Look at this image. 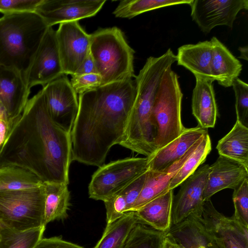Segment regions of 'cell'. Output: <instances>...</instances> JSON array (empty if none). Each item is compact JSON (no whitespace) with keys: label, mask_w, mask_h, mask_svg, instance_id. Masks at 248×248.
<instances>
[{"label":"cell","mask_w":248,"mask_h":248,"mask_svg":"<svg viewBox=\"0 0 248 248\" xmlns=\"http://www.w3.org/2000/svg\"><path fill=\"white\" fill-rule=\"evenodd\" d=\"M104 202L106 210L107 224L114 222L127 212L126 200L120 192Z\"/></svg>","instance_id":"35"},{"label":"cell","mask_w":248,"mask_h":248,"mask_svg":"<svg viewBox=\"0 0 248 248\" xmlns=\"http://www.w3.org/2000/svg\"><path fill=\"white\" fill-rule=\"evenodd\" d=\"M33 248H84L77 244L66 241L61 236L42 238Z\"/></svg>","instance_id":"38"},{"label":"cell","mask_w":248,"mask_h":248,"mask_svg":"<svg viewBox=\"0 0 248 248\" xmlns=\"http://www.w3.org/2000/svg\"><path fill=\"white\" fill-rule=\"evenodd\" d=\"M49 27L35 12L5 15L0 17V65L17 70L25 80Z\"/></svg>","instance_id":"3"},{"label":"cell","mask_w":248,"mask_h":248,"mask_svg":"<svg viewBox=\"0 0 248 248\" xmlns=\"http://www.w3.org/2000/svg\"><path fill=\"white\" fill-rule=\"evenodd\" d=\"M30 93L19 71L0 65V107L12 125L22 113Z\"/></svg>","instance_id":"15"},{"label":"cell","mask_w":248,"mask_h":248,"mask_svg":"<svg viewBox=\"0 0 248 248\" xmlns=\"http://www.w3.org/2000/svg\"><path fill=\"white\" fill-rule=\"evenodd\" d=\"M173 189H170L133 211L138 222L166 233L172 226Z\"/></svg>","instance_id":"19"},{"label":"cell","mask_w":248,"mask_h":248,"mask_svg":"<svg viewBox=\"0 0 248 248\" xmlns=\"http://www.w3.org/2000/svg\"><path fill=\"white\" fill-rule=\"evenodd\" d=\"M148 171V170L140 175L120 191L126 200L127 212L131 211L134 204L140 194L145 182Z\"/></svg>","instance_id":"37"},{"label":"cell","mask_w":248,"mask_h":248,"mask_svg":"<svg viewBox=\"0 0 248 248\" xmlns=\"http://www.w3.org/2000/svg\"><path fill=\"white\" fill-rule=\"evenodd\" d=\"M42 90L52 119L71 133L78 112V101L67 77L62 76L46 84Z\"/></svg>","instance_id":"10"},{"label":"cell","mask_w":248,"mask_h":248,"mask_svg":"<svg viewBox=\"0 0 248 248\" xmlns=\"http://www.w3.org/2000/svg\"><path fill=\"white\" fill-rule=\"evenodd\" d=\"M44 201V183L33 188L1 191L0 222L18 231L43 226Z\"/></svg>","instance_id":"6"},{"label":"cell","mask_w":248,"mask_h":248,"mask_svg":"<svg viewBox=\"0 0 248 248\" xmlns=\"http://www.w3.org/2000/svg\"><path fill=\"white\" fill-rule=\"evenodd\" d=\"M105 0H42L35 13L48 27L95 16Z\"/></svg>","instance_id":"14"},{"label":"cell","mask_w":248,"mask_h":248,"mask_svg":"<svg viewBox=\"0 0 248 248\" xmlns=\"http://www.w3.org/2000/svg\"><path fill=\"white\" fill-rule=\"evenodd\" d=\"M0 119L4 120H6V121H7L12 127L13 125L9 122V121L8 119V117L7 116L6 113L3 110V109L2 108H1L0 107Z\"/></svg>","instance_id":"43"},{"label":"cell","mask_w":248,"mask_h":248,"mask_svg":"<svg viewBox=\"0 0 248 248\" xmlns=\"http://www.w3.org/2000/svg\"><path fill=\"white\" fill-rule=\"evenodd\" d=\"M64 75L56 31L50 27L35 55L25 80L30 89L36 85L46 84Z\"/></svg>","instance_id":"12"},{"label":"cell","mask_w":248,"mask_h":248,"mask_svg":"<svg viewBox=\"0 0 248 248\" xmlns=\"http://www.w3.org/2000/svg\"><path fill=\"white\" fill-rule=\"evenodd\" d=\"M191 16L207 34L218 26L232 28L238 13L248 9V0H192Z\"/></svg>","instance_id":"11"},{"label":"cell","mask_w":248,"mask_h":248,"mask_svg":"<svg viewBox=\"0 0 248 248\" xmlns=\"http://www.w3.org/2000/svg\"><path fill=\"white\" fill-rule=\"evenodd\" d=\"M248 179V167L244 164L219 155L209 166L205 189L204 201L224 189H234Z\"/></svg>","instance_id":"16"},{"label":"cell","mask_w":248,"mask_h":248,"mask_svg":"<svg viewBox=\"0 0 248 248\" xmlns=\"http://www.w3.org/2000/svg\"><path fill=\"white\" fill-rule=\"evenodd\" d=\"M149 158L127 157L99 167L88 186L89 197L106 201L148 170Z\"/></svg>","instance_id":"7"},{"label":"cell","mask_w":248,"mask_h":248,"mask_svg":"<svg viewBox=\"0 0 248 248\" xmlns=\"http://www.w3.org/2000/svg\"><path fill=\"white\" fill-rule=\"evenodd\" d=\"M211 150V142L208 132L201 138L200 142L180 169L170 180L169 189H173L192 175L205 160Z\"/></svg>","instance_id":"29"},{"label":"cell","mask_w":248,"mask_h":248,"mask_svg":"<svg viewBox=\"0 0 248 248\" xmlns=\"http://www.w3.org/2000/svg\"><path fill=\"white\" fill-rule=\"evenodd\" d=\"M136 95L135 80L101 85L79 94L71 132L72 160L105 164L110 148L122 141Z\"/></svg>","instance_id":"2"},{"label":"cell","mask_w":248,"mask_h":248,"mask_svg":"<svg viewBox=\"0 0 248 248\" xmlns=\"http://www.w3.org/2000/svg\"><path fill=\"white\" fill-rule=\"evenodd\" d=\"M209 167L208 164L202 166L180 185L178 193L173 197L172 225L181 223L190 215H201Z\"/></svg>","instance_id":"13"},{"label":"cell","mask_w":248,"mask_h":248,"mask_svg":"<svg viewBox=\"0 0 248 248\" xmlns=\"http://www.w3.org/2000/svg\"><path fill=\"white\" fill-rule=\"evenodd\" d=\"M43 183L34 174L25 169L15 166H0V191L33 188Z\"/></svg>","instance_id":"27"},{"label":"cell","mask_w":248,"mask_h":248,"mask_svg":"<svg viewBox=\"0 0 248 248\" xmlns=\"http://www.w3.org/2000/svg\"><path fill=\"white\" fill-rule=\"evenodd\" d=\"M232 86L235 97L236 120L248 127V85L238 78Z\"/></svg>","instance_id":"33"},{"label":"cell","mask_w":248,"mask_h":248,"mask_svg":"<svg viewBox=\"0 0 248 248\" xmlns=\"http://www.w3.org/2000/svg\"><path fill=\"white\" fill-rule=\"evenodd\" d=\"M161 248H186L174 238L164 233Z\"/></svg>","instance_id":"41"},{"label":"cell","mask_w":248,"mask_h":248,"mask_svg":"<svg viewBox=\"0 0 248 248\" xmlns=\"http://www.w3.org/2000/svg\"><path fill=\"white\" fill-rule=\"evenodd\" d=\"M45 228L43 226L18 231L0 222V248H33L42 238Z\"/></svg>","instance_id":"28"},{"label":"cell","mask_w":248,"mask_h":248,"mask_svg":"<svg viewBox=\"0 0 248 248\" xmlns=\"http://www.w3.org/2000/svg\"><path fill=\"white\" fill-rule=\"evenodd\" d=\"M213 46L210 41L187 44L178 48L177 64L190 71L195 78L212 80L210 64Z\"/></svg>","instance_id":"21"},{"label":"cell","mask_w":248,"mask_h":248,"mask_svg":"<svg viewBox=\"0 0 248 248\" xmlns=\"http://www.w3.org/2000/svg\"><path fill=\"white\" fill-rule=\"evenodd\" d=\"M137 222L133 211L125 213L114 222L107 224L101 238L93 248H123Z\"/></svg>","instance_id":"26"},{"label":"cell","mask_w":248,"mask_h":248,"mask_svg":"<svg viewBox=\"0 0 248 248\" xmlns=\"http://www.w3.org/2000/svg\"><path fill=\"white\" fill-rule=\"evenodd\" d=\"M239 50L240 52V56L239 58L244 59L246 61L248 60V46L240 47Z\"/></svg>","instance_id":"42"},{"label":"cell","mask_w":248,"mask_h":248,"mask_svg":"<svg viewBox=\"0 0 248 248\" xmlns=\"http://www.w3.org/2000/svg\"><path fill=\"white\" fill-rule=\"evenodd\" d=\"M164 234L171 236L186 248H218L196 215H190L181 223L172 225Z\"/></svg>","instance_id":"23"},{"label":"cell","mask_w":248,"mask_h":248,"mask_svg":"<svg viewBox=\"0 0 248 248\" xmlns=\"http://www.w3.org/2000/svg\"><path fill=\"white\" fill-rule=\"evenodd\" d=\"M200 140L199 139L180 159L164 171L157 172L148 170L144 185L131 211L137 210L169 190L171 179L197 147Z\"/></svg>","instance_id":"20"},{"label":"cell","mask_w":248,"mask_h":248,"mask_svg":"<svg viewBox=\"0 0 248 248\" xmlns=\"http://www.w3.org/2000/svg\"><path fill=\"white\" fill-rule=\"evenodd\" d=\"M197 216L218 248H248V228L218 212L210 199L204 201L201 215Z\"/></svg>","instance_id":"9"},{"label":"cell","mask_w":248,"mask_h":248,"mask_svg":"<svg viewBox=\"0 0 248 248\" xmlns=\"http://www.w3.org/2000/svg\"><path fill=\"white\" fill-rule=\"evenodd\" d=\"M213 51L210 69L214 81L224 87L232 86L242 70V64L217 38L210 40Z\"/></svg>","instance_id":"22"},{"label":"cell","mask_w":248,"mask_h":248,"mask_svg":"<svg viewBox=\"0 0 248 248\" xmlns=\"http://www.w3.org/2000/svg\"><path fill=\"white\" fill-rule=\"evenodd\" d=\"M70 133L52 119L41 90L29 99L0 147V166L29 170L42 182L69 184Z\"/></svg>","instance_id":"1"},{"label":"cell","mask_w":248,"mask_h":248,"mask_svg":"<svg viewBox=\"0 0 248 248\" xmlns=\"http://www.w3.org/2000/svg\"><path fill=\"white\" fill-rule=\"evenodd\" d=\"M90 36V54L101 78V85L135 78V51L120 29H100Z\"/></svg>","instance_id":"4"},{"label":"cell","mask_w":248,"mask_h":248,"mask_svg":"<svg viewBox=\"0 0 248 248\" xmlns=\"http://www.w3.org/2000/svg\"><path fill=\"white\" fill-rule=\"evenodd\" d=\"M12 126L6 120L0 119V147L7 139Z\"/></svg>","instance_id":"40"},{"label":"cell","mask_w":248,"mask_h":248,"mask_svg":"<svg viewBox=\"0 0 248 248\" xmlns=\"http://www.w3.org/2000/svg\"><path fill=\"white\" fill-rule=\"evenodd\" d=\"M164 233L137 222L123 248H161Z\"/></svg>","instance_id":"31"},{"label":"cell","mask_w":248,"mask_h":248,"mask_svg":"<svg viewBox=\"0 0 248 248\" xmlns=\"http://www.w3.org/2000/svg\"><path fill=\"white\" fill-rule=\"evenodd\" d=\"M91 73H97V72L93 60L90 53L79 68L73 75L78 76Z\"/></svg>","instance_id":"39"},{"label":"cell","mask_w":248,"mask_h":248,"mask_svg":"<svg viewBox=\"0 0 248 248\" xmlns=\"http://www.w3.org/2000/svg\"><path fill=\"white\" fill-rule=\"evenodd\" d=\"M42 0H0V13L5 15L35 12Z\"/></svg>","instance_id":"34"},{"label":"cell","mask_w":248,"mask_h":248,"mask_svg":"<svg viewBox=\"0 0 248 248\" xmlns=\"http://www.w3.org/2000/svg\"><path fill=\"white\" fill-rule=\"evenodd\" d=\"M182 98L178 77L170 68L160 82L152 108L156 130L155 140L156 150L177 138L185 128L181 119Z\"/></svg>","instance_id":"5"},{"label":"cell","mask_w":248,"mask_h":248,"mask_svg":"<svg viewBox=\"0 0 248 248\" xmlns=\"http://www.w3.org/2000/svg\"><path fill=\"white\" fill-rule=\"evenodd\" d=\"M56 36L63 72L72 76L90 53V34L74 21L59 24Z\"/></svg>","instance_id":"8"},{"label":"cell","mask_w":248,"mask_h":248,"mask_svg":"<svg viewBox=\"0 0 248 248\" xmlns=\"http://www.w3.org/2000/svg\"><path fill=\"white\" fill-rule=\"evenodd\" d=\"M71 85L77 94H81L101 85V78L97 73L72 76Z\"/></svg>","instance_id":"36"},{"label":"cell","mask_w":248,"mask_h":248,"mask_svg":"<svg viewBox=\"0 0 248 248\" xmlns=\"http://www.w3.org/2000/svg\"><path fill=\"white\" fill-rule=\"evenodd\" d=\"M207 132V129L199 126L190 128H185L177 138L148 157V170L157 172L164 171L184 156L189 149Z\"/></svg>","instance_id":"17"},{"label":"cell","mask_w":248,"mask_h":248,"mask_svg":"<svg viewBox=\"0 0 248 248\" xmlns=\"http://www.w3.org/2000/svg\"><path fill=\"white\" fill-rule=\"evenodd\" d=\"M192 0H124L113 12L116 17L131 19L142 13L165 7L188 4Z\"/></svg>","instance_id":"30"},{"label":"cell","mask_w":248,"mask_h":248,"mask_svg":"<svg viewBox=\"0 0 248 248\" xmlns=\"http://www.w3.org/2000/svg\"><path fill=\"white\" fill-rule=\"evenodd\" d=\"M45 226L55 220H63L68 217L70 206V192L68 185L64 183H44Z\"/></svg>","instance_id":"24"},{"label":"cell","mask_w":248,"mask_h":248,"mask_svg":"<svg viewBox=\"0 0 248 248\" xmlns=\"http://www.w3.org/2000/svg\"><path fill=\"white\" fill-rule=\"evenodd\" d=\"M195 78L192 95V114L199 126L204 129L213 128L218 115L213 81L200 78Z\"/></svg>","instance_id":"18"},{"label":"cell","mask_w":248,"mask_h":248,"mask_svg":"<svg viewBox=\"0 0 248 248\" xmlns=\"http://www.w3.org/2000/svg\"><path fill=\"white\" fill-rule=\"evenodd\" d=\"M232 200L234 207L232 217L248 228V179L233 190Z\"/></svg>","instance_id":"32"},{"label":"cell","mask_w":248,"mask_h":248,"mask_svg":"<svg viewBox=\"0 0 248 248\" xmlns=\"http://www.w3.org/2000/svg\"><path fill=\"white\" fill-rule=\"evenodd\" d=\"M216 148L219 155L248 167V127L236 120L230 131L218 141Z\"/></svg>","instance_id":"25"}]
</instances>
